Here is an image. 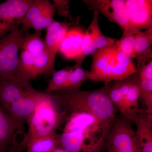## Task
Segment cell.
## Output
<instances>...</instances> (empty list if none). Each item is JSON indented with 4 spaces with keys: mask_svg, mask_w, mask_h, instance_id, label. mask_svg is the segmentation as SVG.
<instances>
[{
    "mask_svg": "<svg viewBox=\"0 0 152 152\" xmlns=\"http://www.w3.org/2000/svg\"><path fill=\"white\" fill-rule=\"evenodd\" d=\"M92 55L90 72L93 75L92 82L107 84L127 78L137 71L132 58L120 51L116 43L98 49Z\"/></svg>",
    "mask_w": 152,
    "mask_h": 152,
    "instance_id": "7a4b0ae2",
    "label": "cell"
},
{
    "mask_svg": "<svg viewBox=\"0 0 152 152\" xmlns=\"http://www.w3.org/2000/svg\"><path fill=\"white\" fill-rule=\"evenodd\" d=\"M152 28L139 31L135 35L134 49L137 68L142 66L152 59Z\"/></svg>",
    "mask_w": 152,
    "mask_h": 152,
    "instance_id": "e0dca14e",
    "label": "cell"
},
{
    "mask_svg": "<svg viewBox=\"0 0 152 152\" xmlns=\"http://www.w3.org/2000/svg\"><path fill=\"white\" fill-rule=\"evenodd\" d=\"M24 128L11 118L0 106V152H6L17 136L23 133Z\"/></svg>",
    "mask_w": 152,
    "mask_h": 152,
    "instance_id": "5bb4252c",
    "label": "cell"
},
{
    "mask_svg": "<svg viewBox=\"0 0 152 152\" xmlns=\"http://www.w3.org/2000/svg\"><path fill=\"white\" fill-rule=\"evenodd\" d=\"M117 41V39L107 37L102 32L97 38L95 44L98 50L110 46L115 43Z\"/></svg>",
    "mask_w": 152,
    "mask_h": 152,
    "instance_id": "cb8c5ba5",
    "label": "cell"
},
{
    "mask_svg": "<svg viewBox=\"0 0 152 152\" xmlns=\"http://www.w3.org/2000/svg\"><path fill=\"white\" fill-rule=\"evenodd\" d=\"M64 113L55 102L50 94L44 93L27 121V133L25 142L41 137L57 134L64 124Z\"/></svg>",
    "mask_w": 152,
    "mask_h": 152,
    "instance_id": "3957f363",
    "label": "cell"
},
{
    "mask_svg": "<svg viewBox=\"0 0 152 152\" xmlns=\"http://www.w3.org/2000/svg\"><path fill=\"white\" fill-rule=\"evenodd\" d=\"M99 12H94L92 21L85 33L82 46V51L95 44L99 35L102 33L99 25Z\"/></svg>",
    "mask_w": 152,
    "mask_h": 152,
    "instance_id": "44dd1931",
    "label": "cell"
},
{
    "mask_svg": "<svg viewBox=\"0 0 152 152\" xmlns=\"http://www.w3.org/2000/svg\"></svg>",
    "mask_w": 152,
    "mask_h": 152,
    "instance_id": "4316f807",
    "label": "cell"
},
{
    "mask_svg": "<svg viewBox=\"0 0 152 152\" xmlns=\"http://www.w3.org/2000/svg\"><path fill=\"white\" fill-rule=\"evenodd\" d=\"M26 33L16 26L7 36L0 39V82L16 77L19 50Z\"/></svg>",
    "mask_w": 152,
    "mask_h": 152,
    "instance_id": "5b68a950",
    "label": "cell"
},
{
    "mask_svg": "<svg viewBox=\"0 0 152 152\" xmlns=\"http://www.w3.org/2000/svg\"><path fill=\"white\" fill-rule=\"evenodd\" d=\"M34 89L29 80L19 77L0 82V106L5 110Z\"/></svg>",
    "mask_w": 152,
    "mask_h": 152,
    "instance_id": "7c38bea8",
    "label": "cell"
},
{
    "mask_svg": "<svg viewBox=\"0 0 152 152\" xmlns=\"http://www.w3.org/2000/svg\"><path fill=\"white\" fill-rule=\"evenodd\" d=\"M17 138L14 141L12 145L6 152H23L26 150V145L23 140L20 142H18Z\"/></svg>",
    "mask_w": 152,
    "mask_h": 152,
    "instance_id": "d4e9b609",
    "label": "cell"
},
{
    "mask_svg": "<svg viewBox=\"0 0 152 152\" xmlns=\"http://www.w3.org/2000/svg\"><path fill=\"white\" fill-rule=\"evenodd\" d=\"M52 152H67L65 150L62 148H60L59 147H57L56 149Z\"/></svg>",
    "mask_w": 152,
    "mask_h": 152,
    "instance_id": "484cf974",
    "label": "cell"
},
{
    "mask_svg": "<svg viewBox=\"0 0 152 152\" xmlns=\"http://www.w3.org/2000/svg\"><path fill=\"white\" fill-rule=\"evenodd\" d=\"M138 82L141 98L145 106V110L148 113L152 115V79L138 73Z\"/></svg>",
    "mask_w": 152,
    "mask_h": 152,
    "instance_id": "ffe728a7",
    "label": "cell"
},
{
    "mask_svg": "<svg viewBox=\"0 0 152 152\" xmlns=\"http://www.w3.org/2000/svg\"><path fill=\"white\" fill-rule=\"evenodd\" d=\"M135 138L138 152H152V115L146 111L139 115L135 123Z\"/></svg>",
    "mask_w": 152,
    "mask_h": 152,
    "instance_id": "2e32d148",
    "label": "cell"
},
{
    "mask_svg": "<svg viewBox=\"0 0 152 152\" xmlns=\"http://www.w3.org/2000/svg\"><path fill=\"white\" fill-rule=\"evenodd\" d=\"M58 134L41 137L26 142V152H53L58 147Z\"/></svg>",
    "mask_w": 152,
    "mask_h": 152,
    "instance_id": "ac0fdd59",
    "label": "cell"
},
{
    "mask_svg": "<svg viewBox=\"0 0 152 152\" xmlns=\"http://www.w3.org/2000/svg\"><path fill=\"white\" fill-rule=\"evenodd\" d=\"M33 0H7L0 3V39L7 36L24 17Z\"/></svg>",
    "mask_w": 152,
    "mask_h": 152,
    "instance_id": "9c48e42d",
    "label": "cell"
},
{
    "mask_svg": "<svg viewBox=\"0 0 152 152\" xmlns=\"http://www.w3.org/2000/svg\"><path fill=\"white\" fill-rule=\"evenodd\" d=\"M43 94L34 88L11 104L5 111L24 128V124L33 113L38 101Z\"/></svg>",
    "mask_w": 152,
    "mask_h": 152,
    "instance_id": "30bf717a",
    "label": "cell"
},
{
    "mask_svg": "<svg viewBox=\"0 0 152 152\" xmlns=\"http://www.w3.org/2000/svg\"><path fill=\"white\" fill-rule=\"evenodd\" d=\"M56 102L64 115L62 132L58 134V147L67 152H100L116 115L107 86L61 91Z\"/></svg>",
    "mask_w": 152,
    "mask_h": 152,
    "instance_id": "6da1fadb",
    "label": "cell"
},
{
    "mask_svg": "<svg viewBox=\"0 0 152 152\" xmlns=\"http://www.w3.org/2000/svg\"><path fill=\"white\" fill-rule=\"evenodd\" d=\"M79 19L73 20L70 22H67L66 20L63 22L55 21L47 28L45 40L50 56L54 62L60 45L64 37L72 26L78 23Z\"/></svg>",
    "mask_w": 152,
    "mask_h": 152,
    "instance_id": "4fadbf2b",
    "label": "cell"
},
{
    "mask_svg": "<svg viewBox=\"0 0 152 152\" xmlns=\"http://www.w3.org/2000/svg\"><path fill=\"white\" fill-rule=\"evenodd\" d=\"M125 3L131 24L136 30L152 28V0H125Z\"/></svg>",
    "mask_w": 152,
    "mask_h": 152,
    "instance_id": "8fae6325",
    "label": "cell"
},
{
    "mask_svg": "<svg viewBox=\"0 0 152 152\" xmlns=\"http://www.w3.org/2000/svg\"><path fill=\"white\" fill-rule=\"evenodd\" d=\"M85 32L77 27L70 28L61 42L58 52L66 59L75 60L81 53Z\"/></svg>",
    "mask_w": 152,
    "mask_h": 152,
    "instance_id": "9a60e30c",
    "label": "cell"
},
{
    "mask_svg": "<svg viewBox=\"0 0 152 152\" xmlns=\"http://www.w3.org/2000/svg\"><path fill=\"white\" fill-rule=\"evenodd\" d=\"M107 94L117 110L132 123L135 124L140 114L146 111L139 104L141 94L137 71L127 78L109 83Z\"/></svg>",
    "mask_w": 152,
    "mask_h": 152,
    "instance_id": "277c9868",
    "label": "cell"
},
{
    "mask_svg": "<svg viewBox=\"0 0 152 152\" xmlns=\"http://www.w3.org/2000/svg\"><path fill=\"white\" fill-rule=\"evenodd\" d=\"M42 35L39 31L32 34L26 32L22 39L20 50H23L34 55L48 51L45 42L42 37Z\"/></svg>",
    "mask_w": 152,
    "mask_h": 152,
    "instance_id": "d6986e66",
    "label": "cell"
},
{
    "mask_svg": "<svg viewBox=\"0 0 152 152\" xmlns=\"http://www.w3.org/2000/svg\"><path fill=\"white\" fill-rule=\"evenodd\" d=\"M132 124L121 114L116 115L105 143L108 152H138Z\"/></svg>",
    "mask_w": 152,
    "mask_h": 152,
    "instance_id": "8992f818",
    "label": "cell"
},
{
    "mask_svg": "<svg viewBox=\"0 0 152 152\" xmlns=\"http://www.w3.org/2000/svg\"><path fill=\"white\" fill-rule=\"evenodd\" d=\"M83 2L90 10L103 14L110 21L118 25L124 31L135 35L140 31L131 24L125 0H84Z\"/></svg>",
    "mask_w": 152,
    "mask_h": 152,
    "instance_id": "52a82bcc",
    "label": "cell"
},
{
    "mask_svg": "<svg viewBox=\"0 0 152 152\" xmlns=\"http://www.w3.org/2000/svg\"><path fill=\"white\" fill-rule=\"evenodd\" d=\"M53 5L59 15L73 20L69 10V1L67 0H53Z\"/></svg>",
    "mask_w": 152,
    "mask_h": 152,
    "instance_id": "603a6c76",
    "label": "cell"
},
{
    "mask_svg": "<svg viewBox=\"0 0 152 152\" xmlns=\"http://www.w3.org/2000/svg\"><path fill=\"white\" fill-rule=\"evenodd\" d=\"M56 10L48 0H33L24 17L19 22L24 32L30 29L41 32L55 21L54 16Z\"/></svg>",
    "mask_w": 152,
    "mask_h": 152,
    "instance_id": "ba28073f",
    "label": "cell"
},
{
    "mask_svg": "<svg viewBox=\"0 0 152 152\" xmlns=\"http://www.w3.org/2000/svg\"><path fill=\"white\" fill-rule=\"evenodd\" d=\"M135 35L133 33L124 31L121 38L116 42L120 51L132 59L135 58L134 49Z\"/></svg>",
    "mask_w": 152,
    "mask_h": 152,
    "instance_id": "7402d4cb",
    "label": "cell"
}]
</instances>
